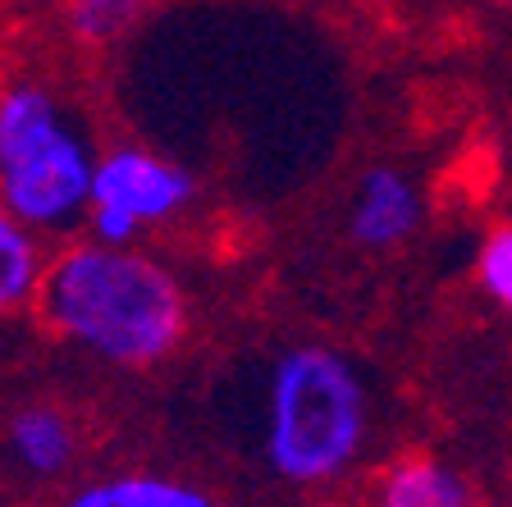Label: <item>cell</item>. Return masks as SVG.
I'll return each instance as SVG.
<instances>
[{"label":"cell","mask_w":512,"mask_h":507,"mask_svg":"<svg viewBox=\"0 0 512 507\" xmlns=\"http://www.w3.org/2000/svg\"><path fill=\"white\" fill-rule=\"evenodd\" d=\"M37 320L64 348L124 375L156 370L188 343L192 293L147 243L119 247L78 233L51 247Z\"/></svg>","instance_id":"1"},{"label":"cell","mask_w":512,"mask_h":507,"mask_svg":"<svg viewBox=\"0 0 512 507\" xmlns=\"http://www.w3.org/2000/svg\"><path fill=\"white\" fill-rule=\"evenodd\" d=\"M375 384L334 343H288L266 361L256 402V462L288 494H334L375 444Z\"/></svg>","instance_id":"2"},{"label":"cell","mask_w":512,"mask_h":507,"mask_svg":"<svg viewBox=\"0 0 512 507\" xmlns=\"http://www.w3.org/2000/svg\"><path fill=\"white\" fill-rule=\"evenodd\" d=\"M101 142L46 78L0 83V201L51 247L87 229Z\"/></svg>","instance_id":"3"},{"label":"cell","mask_w":512,"mask_h":507,"mask_svg":"<svg viewBox=\"0 0 512 507\" xmlns=\"http://www.w3.org/2000/svg\"><path fill=\"white\" fill-rule=\"evenodd\" d=\"M202 197V179L179 156L147 142H115L101 151L87 201V229L101 243L142 247L151 233L179 224Z\"/></svg>","instance_id":"4"},{"label":"cell","mask_w":512,"mask_h":507,"mask_svg":"<svg viewBox=\"0 0 512 507\" xmlns=\"http://www.w3.org/2000/svg\"><path fill=\"white\" fill-rule=\"evenodd\" d=\"M426 224V192L398 165H366L348 188L343 233L362 252H398Z\"/></svg>","instance_id":"5"},{"label":"cell","mask_w":512,"mask_h":507,"mask_svg":"<svg viewBox=\"0 0 512 507\" xmlns=\"http://www.w3.org/2000/svg\"><path fill=\"white\" fill-rule=\"evenodd\" d=\"M0 453L23 480H60L83 453V430L60 402L28 398L0 421Z\"/></svg>","instance_id":"6"},{"label":"cell","mask_w":512,"mask_h":507,"mask_svg":"<svg viewBox=\"0 0 512 507\" xmlns=\"http://www.w3.org/2000/svg\"><path fill=\"white\" fill-rule=\"evenodd\" d=\"M362 507H480V489L458 462L412 448L375 466Z\"/></svg>","instance_id":"7"},{"label":"cell","mask_w":512,"mask_h":507,"mask_svg":"<svg viewBox=\"0 0 512 507\" xmlns=\"http://www.w3.org/2000/svg\"><path fill=\"white\" fill-rule=\"evenodd\" d=\"M55 507H229L202 480L160 466H119L74 485Z\"/></svg>","instance_id":"8"},{"label":"cell","mask_w":512,"mask_h":507,"mask_svg":"<svg viewBox=\"0 0 512 507\" xmlns=\"http://www.w3.org/2000/svg\"><path fill=\"white\" fill-rule=\"evenodd\" d=\"M46 265H51V243H46L42 233H32L0 201V320L37 307Z\"/></svg>","instance_id":"9"},{"label":"cell","mask_w":512,"mask_h":507,"mask_svg":"<svg viewBox=\"0 0 512 507\" xmlns=\"http://www.w3.org/2000/svg\"><path fill=\"white\" fill-rule=\"evenodd\" d=\"M156 0H60V28L74 46L101 51L151 14Z\"/></svg>","instance_id":"10"},{"label":"cell","mask_w":512,"mask_h":507,"mask_svg":"<svg viewBox=\"0 0 512 507\" xmlns=\"http://www.w3.org/2000/svg\"><path fill=\"white\" fill-rule=\"evenodd\" d=\"M476 284H480V293L490 297L494 307L512 320V220L508 224H494V229L480 238Z\"/></svg>","instance_id":"11"},{"label":"cell","mask_w":512,"mask_h":507,"mask_svg":"<svg viewBox=\"0 0 512 507\" xmlns=\"http://www.w3.org/2000/svg\"><path fill=\"white\" fill-rule=\"evenodd\" d=\"M471 5H485V10H499V14H512V0H471Z\"/></svg>","instance_id":"12"}]
</instances>
